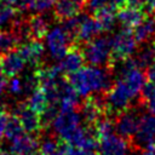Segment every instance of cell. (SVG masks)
Wrapping results in <instances>:
<instances>
[{
	"label": "cell",
	"mask_w": 155,
	"mask_h": 155,
	"mask_svg": "<svg viewBox=\"0 0 155 155\" xmlns=\"http://www.w3.org/2000/svg\"><path fill=\"white\" fill-rule=\"evenodd\" d=\"M36 153H39V139L30 133L25 132L10 142V155H36Z\"/></svg>",
	"instance_id": "5bb4252c"
},
{
	"label": "cell",
	"mask_w": 155,
	"mask_h": 155,
	"mask_svg": "<svg viewBox=\"0 0 155 155\" xmlns=\"http://www.w3.org/2000/svg\"><path fill=\"white\" fill-rule=\"evenodd\" d=\"M6 80L4 79V80H0V102H1V99L4 98V94H5V92H6Z\"/></svg>",
	"instance_id": "74e56055"
},
{
	"label": "cell",
	"mask_w": 155,
	"mask_h": 155,
	"mask_svg": "<svg viewBox=\"0 0 155 155\" xmlns=\"http://www.w3.org/2000/svg\"><path fill=\"white\" fill-rule=\"evenodd\" d=\"M81 115L76 108H61L52 121L53 133L64 143L81 126Z\"/></svg>",
	"instance_id": "277c9868"
},
{
	"label": "cell",
	"mask_w": 155,
	"mask_h": 155,
	"mask_svg": "<svg viewBox=\"0 0 155 155\" xmlns=\"http://www.w3.org/2000/svg\"><path fill=\"white\" fill-rule=\"evenodd\" d=\"M5 75H4V73H2V70H1V67H0V80H4L5 78H4Z\"/></svg>",
	"instance_id": "b9f144b4"
},
{
	"label": "cell",
	"mask_w": 155,
	"mask_h": 155,
	"mask_svg": "<svg viewBox=\"0 0 155 155\" xmlns=\"http://www.w3.org/2000/svg\"><path fill=\"white\" fill-rule=\"evenodd\" d=\"M82 54L85 62L91 65L108 67L111 63V41L107 36H96L84 45Z\"/></svg>",
	"instance_id": "7a4b0ae2"
},
{
	"label": "cell",
	"mask_w": 155,
	"mask_h": 155,
	"mask_svg": "<svg viewBox=\"0 0 155 155\" xmlns=\"http://www.w3.org/2000/svg\"><path fill=\"white\" fill-rule=\"evenodd\" d=\"M57 0H33V11L38 13H45L51 10Z\"/></svg>",
	"instance_id": "1f68e13d"
},
{
	"label": "cell",
	"mask_w": 155,
	"mask_h": 155,
	"mask_svg": "<svg viewBox=\"0 0 155 155\" xmlns=\"http://www.w3.org/2000/svg\"><path fill=\"white\" fill-rule=\"evenodd\" d=\"M25 131L22 126V124L19 122L18 117L13 114V115H10L8 116V120H7V125H6V131H5V138L11 142L18 137H21L22 134H24Z\"/></svg>",
	"instance_id": "4316f807"
},
{
	"label": "cell",
	"mask_w": 155,
	"mask_h": 155,
	"mask_svg": "<svg viewBox=\"0 0 155 155\" xmlns=\"http://www.w3.org/2000/svg\"><path fill=\"white\" fill-rule=\"evenodd\" d=\"M39 155H40V154H39Z\"/></svg>",
	"instance_id": "ee69618b"
},
{
	"label": "cell",
	"mask_w": 155,
	"mask_h": 155,
	"mask_svg": "<svg viewBox=\"0 0 155 155\" xmlns=\"http://www.w3.org/2000/svg\"><path fill=\"white\" fill-rule=\"evenodd\" d=\"M69 82L80 97L105 93L111 86V73L108 67L87 65L69 75Z\"/></svg>",
	"instance_id": "6da1fadb"
},
{
	"label": "cell",
	"mask_w": 155,
	"mask_h": 155,
	"mask_svg": "<svg viewBox=\"0 0 155 155\" xmlns=\"http://www.w3.org/2000/svg\"><path fill=\"white\" fill-rule=\"evenodd\" d=\"M140 99L148 113L155 115V85L151 82H145L142 92H140Z\"/></svg>",
	"instance_id": "d4e9b609"
},
{
	"label": "cell",
	"mask_w": 155,
	"mask_h": 155,
	"mask_svg": "<svg viewBox=\"0 0 155 155\" xmlns=\"http://www.w3.org/2000/svg\"><path fill=\"white\" fill-rule=\"evenodd\" d=\"M12 5L19 12L33 11V0H13V4Z\"/></svg>",
	"instance_id": "d6a6232c"
},
{
	"label": "cell",
	"mask_w": 155,
	"mask_h": 155,
	"mask_svg": "<svg viewBox=\"0 0 155 155\" xmlns=\"http://www.w3.org/2000/svg\"><path fill=\"white\" fill-rule=\"evenodd\" d=\"M133 34L138 44H147L155 38V16H145L133 28Z\"/></svg>",
	"instance_id": "d6986e66"
},
{
	"label": "cell",
	"mask_w": 155,
	"mask_h": 155,
	"mask_svg": "<svg viewBox=\"0 0 155 155\" xmlns=\"http://www.w3.org/2000/svg\"><path fill=\"white\" fill-rule=\"evenodd\" d=\"M44 39H45L44 45L48 56L57 61H59L71 47V44H74L73 39L70 38V35L62 24L50 27Z\"/></svg>",
	"instance_id": "5b68a950"
},
{
	"label": "cell",
	"mask_w": 155,
	"mask_h": 155,
	"mask_svg": "<svg viewBox=\"0 0 155 155\" xmlns=\"http://www.w3.org/2000/svg\"><path fill=\"white\" fill-rule=\"evenodd\" d=\"M134 98H136L134 94L131 92L127 85L121 79L116 78L115 81L109 87V90L105 92V97H104L105 110L111 114H119L126 110Z\"/></svg>",
	"instance_id": "3957f363"
},
{
	"label": "cell",
	"mask_w": 155,
	"mask_h": 155,
	"mask_svg": "<svg viewBox=\"0 0 155 155\" xmlns=\"http://www.w3.org/2000/svg\"><path fill=\"white\" fill-rule=\"evenodd\" d=\"M98 140L99 139L94 130H91V127L80 126L65 143L82 151H94L98 147Z\"/></svg>",
	"instance_id": "30bf717a"
},
{
	"label": "cell",
	"mask_w": 155,
	"mask_h": 155,
	"mask_svg": "<svg viewBox=\"0 0 155 155\" xmlns=\"http://www.w3.org/2000/svg\"><path fill=\"white\" fill-rule=\"evenodd\" d=\"M27 105L29 108H31L34 111H36L38 114H41L46 107L48 105L50 101L46 96V93L41 90V88H35L34 91H31L28 97H27V101H25Z\"/></svg>",
	"instance_id": "7402d4cb"
},
{
	"label": "cell",
	"mask_w": 155,
	"mask_h": 155,
	"mask_svg": "<svg viewBox=\"0 0 155 155\" xmlns=\"http://www.w3.org/2000/svg\"><path fill=\"white\" fill-rule=\"evenodd\" d=\"M114 6H105L102 10H99L98 12H96V19L101 27L102 31H111L116 23H117V17H116V12L114 10Z\"/></svg>",
	"instance_id": "44dd1931"
},
{
	"label": "cell",
	"mask_w": 155,
	"mask_h": 155,
	"mask_svg": "<svg viewBox=\"0 0 155 155\" xmlns=\"http://www.w3.org/2000/svg\"><path fill=\"white\" fill-rule=\"evenodd\" d=\"M0 57H1L0 58L1 70H2L4 75L7 78L19 75L25 68L27 63L23 59V57L21 56V53L18 52V50L8 51V52L1 54Z\"/></svg>",
	"instance_id": "9a60e30c"
},
{
	"label": "cell",
	"mask_w": 155,
	"mask_h": 155,
	"mask_svg": "<svg viewBox=\"0 0 155 155\" xmlns=\"http://www.w3.org/2000/svg\"><path fill=\"white\" fill-rule=\"evenodd\" d=\"M127 4L132 5V6H136V7L145 8V7H148L149 0H127Z\"/></svg>",
	"instance_id": "d590c367"
},
{
	"label": "cell",
	"mask_w": 155,
	"mask_h": 155,
	"mask_svg": "<svg viewBox=\"0 0 155 155\" xmlns=\"http://www.w3.org/2000/svg\"><path fill=\"white\" fill-rule=\"evenodd\" d=\"M111 41V50H113V57L115 59H126L137 52V45L138 41L134 38V34L131 29L124 28L119 31H116L113 38H110Z\"/></svg>",
	"instance_id": "8992f818"
},
{
	"label": "cell",
	"mask_w": 155,
	"mask_h": 155,
	"mask_svg": "<svg viewBox=\"0 0 155 155\" xmlns=\"http://www.w3.org/2000/svg\"><path fill=\"white\" fill-rule=\"evenodd\" d=\"M19 44L17 35L13 30H4L0 29V56L15 50V47Z\"/></svg>",
	"instance_id": "484cf974"
},
{
	"label": "cell",
	"mask_w": 155,
	"mask_h": 155,
	"mask_svg": "<svg viewBox=\"0 0 155 155\" xmlns=\"http://www.w3.org/2000/svg\"><path fill=\"white\" fill-rule=\"evenodd\" d=\"M85 63V58L82 54V50L78 48L76 46H71L67 53L58 61V68L63 71V74L65 75H70L75 71H78L79 69H81L84 67Z\"/></svg>",
	"instance_id": "2e32d148"
},
{
	"label": "cell",
	"mask_w": 155,
	"mask_h": 155,
	"mask_svg": "<svg viewBox=\"0 0 155 155\" xmlns=\"http://www.w3.org/2000/svg\"><path fill=\"white\" fill-rule=\"evenodd\" d=\"M109 2L115 8H120V7H122V6H125L127 4V0H109Z\"/></svg>",
	"instance_id": "8d00e7d4"
},
{
	"label": "cell",
	"mask_w": 155,
	"mask_h": 155,
	"mask_svg": "<svg viewBox=\"0 0 155 155\" xmlns=\"http://www.w3.org/2000/svg\"><path fill=\"white\" fill-rule=\"evenodd\" d=\"M59 143L52 136H46L39 139V153L40 155H53L54 151L58 149Z\"/></svg>",
	"instance_id": "f546056e"
},
{
	"label": "cell",
	"mask_w": 155,
	"mask_h": 155,
	"mask_svg": "<svg viewBox=\"0 0 155 155\" xmlns=\"http://www.w3.org/2000/svg\"><path fill=\"white\" fill-rule=\"evenodd\" d=\"M6 91L13 97H19L22 94H27L23 78L19 75L8 78V81L6 82Z\"/></svg>",
	"instance_id": "f1b7e54d"
},
{
	"label": "cell",
	"mask_w": 155,
	"mask_h": 155,
	"mask_svg": "<svg viewBox=\"0 0 155 155\" xmlns=\"http://www.w3.org/2000/svg\"><path fill=\"white\" fill-rule=\"evenodd\" d=\"M27 23H28L30 39H38V40L44 39L47 30L50 29L48 19L44 13H36L30 16L27 19Z\"/></svg>",
	"instance_id": "ffe728a7"
},
{
	"label": "cell",
	"mask_w": 155,
	"mask_h": 155,
	"mask_svg": "<svg viewBox=\"0 0 155 155\" xmlns=\"http://www.w3.org/2000/svg\"><path fill=\"white\" fill-rule=\"evenodd\" d=\"M139 155H155V145L140 150V154Z\"/></svg>",
	"instance_id": "f35d334b"
},
{
	"label": "cell",
	"mask_w": 155,
	"mask_h": 155,
	"mask_svg": "<svg viewBox=\"0 0 155 155\" xmlns=\"http://www.w3.org/2000/svg\"><path fill=\"white\" fill-rule=\"evenodd\" d=\"M132 143L139 150L155 145V115L150 113L140 115L138 128L132 138Z\"/></svg>",
	"instance_id": "52a82bcc"
},
{
	"label": "cell",
	"mask_w": 155,
	"mask_h": 155,
	"mask_svg": "<svg viewBox=\"0 0 155 155\" xmlns=\"http://www.w3.org/2000/svg\"><path fill=\"white\" fill-rule=\"evenodd\" d=\"M139 120V113L134 109L127 108L126 110L116 114V119L114 120L115 132L126 139H132L138 128Z\"/></svg>",
	"instance_id": "ba28073f"
},
{
	"label": "cell",
	"mask_w": 155,
	"mask_h": 155,
	"mask_svg": "<svg viewBox=\"0 0 155 155\" xmlns=\"http://www.w3.org/2000/svg\"><path fill=\"white\" fill-rule=\"evenodd\" d=\"M15 115L18 117L19 122L22 124V126L27 133L35 134V133L40 132V130L42 127L40 114H38L31 108H29L25 102L19 103L15 108Z\"/></svg>",
	"instance_id": "8fae6325"
},
{
	"label": "cell",
	"mask_w": 155,
	"mask_h": 155,
	"mask_svg": "<svg viewBox=\"0 0 155 155\" xmlns=\"http://www.w3.org/2000/svg\"><path fill=\"white\" fill-rule=\"evenodd\" d=\"M84 10V0H57L53 6V16L65 21L79 15Z\"/></svg>",
	"instance_id": "ac0fdd59"
},
{
	"label": "cell",
	"mask_w": 155,
	"mask_h": 155,
	"mask_svg": "<svg viewBox=\"0 0 155 155\" xmlns=\"http://www.w3.org/2000/svg\"><path fill=\"white\" fill-rule=\"evenodd\" d=\"M145 75H147L148 81L155 85V62L147 68V74Z\"/></svg>",
	"instance_id": "e575fe53"
},
{
	"label": "cell",
	"mask_w": 155,
	"mask_h": 155,
	"mask_svg": "<svg viewBox=\"0 0 155 155\" xmlns=\"http://www.w3.org/2000/svg\"><path fill=\"white\" fill-rule=\"evenodd\" d=\"M79 111H80L81 119L88 126L94 125L104 115V111H105L104 98L101 99L98 94L94 97H87V99L80 107Z\"/></svg>",
	"instance_id": "4fadbf2b"
},
{
	"label": "cell",
	"mask_w": 155,
	"mask_h": 155,
	"mask_svg": "<svg viewBox=\"0 0 155 155\" xmlns=\"http://www.w3.org/2000/svg\"><path fill=\"white\" fill-rule=\"evenodd\" d=\"M0 155H10V154H8V153H6L4 149H1V148H0Z\"/></svg>",
	"instance_id": "60d3db41"
},
{
	"label": "cell",
	"mask_w": 155,
	"mask_h": 155,
	"mask_svg": "<svg viewBox=\"0 0 155 155\" xmlns=\"http://www.w3.org/2000/svg\"><path fill=\"white\" fill-rule=\"evenodd\" d=\"M148 6L150 7V10L154 12V16H155V0H149V4Z\"/></svg>",
	"instance_id": "ab89813d"
},
{
	"label": "cell",
	"mask_w": 155,
	"mask_h": 155,
	"mask_svg": "<svg viewBox=\"0 0 155 155\" xmlns=\"http://www.w3.org/2000/svg\"><path fill=\"white\" fill-rule=\"evenodd\" d=\"M116 17H117V22L121 24L122 28L133 29L145 17V12L140 7L125 5L119 8V11L116 12Z\"/></svg>",
	"instance_id": "e0dca14e"
},
{
	"label": "cell",
	"mask_w": 155,
	"mask_h": 155,
	"mask_svg": "<svg viewBox=\"0 0 155 155\" xmlns=\"http://www.w3.org/2000/svg\"><path fill=\"white\" fill-rule=\"evenodd\" d=\"M45 51V45L38 39H29L27 41H23L18 47V52L21 53L25 63L31 67L40 65L44 59Z\"/></svg>",
	"instance_id": "7c38bea8"
},
{
	"label": "cell",
	"mask_w": 155,
	"mask_h": 155,
	"mask_svg": "<svg viewBox=\"0 0 155 155\" xmlns=\"http://www.w3.org/2000/svg\"><path fill=\"white\" fill-rule=\"evenodd\" d=\"M94 132L99 138L105 137L108 134H111L115 132V126H114V120L107 115H103L96 124H94Z\"/></svg>",
	"instance_id": "83f0119b"
},
{
	"label": "cell",
	"mask_w": 155,
	"mask_h": 155,
	"mask_svg": "<svg viewBox=\"0 0 155 155\" xmlns=\"http://www.w3.org/2000/svg\"><path fill=\"white\" fill-rule=\"evenodd\" d=\"M151 46H153V50H154V52H155V40H154V42H153Z\"/></svg>",
	"instance_id": "7bdbcfd3"
},
{
	"label": "cell",
	"mask_w": 155,
	"mask_h": 155,
	"mask_svg": "<svg viewBox=\"0 0 155 155\" xmlns=\"http://www.w3.org/2000/svg\"><path fill=\"white\" fill-rule=\"evenodd\" d=\"M17 13L18 11L13 5L0 0V29H4L8 25L11 27L17 19Z\"/></svg>",
	"instance_id": "603a6c76"
},
{
	"label": "cell",
	"mask_w": 155,
	"mask_h": 155,
	"mask_svg": "<svg viewBox=\"0 0 155 155\" xmlns=\"http://www.w3.org/2000/svg\"><path fill=\"white\" fill-rule=\"evenodd\" d=\"M136 64L142 68L147 69L149 65H151L155 62V52L153 50V46H143L140 50H137L133 57Z\"/></svg>",
	"instance_id": "cb8c5ba5"
},
{
	"label": "cell",
	"mask_w": 155,
	"mask_h": 155,
	"mask_svg": "<svg viewBox=\"0 0 155 155\" xmlns=\"http://www.w3.org/2000/svg\"><path fill=\"white\" fill-rule=\"evenodd\" d=\"M8 114L5 110H0V140L5 137V131H6V125L8 120Z\"/></svg>",
	"instance_id": "836d02e7"
},
{
	"label": "cell",
	"mask_w": 155,
	"mask_h": 155,
	"mask_svg": "<svg viewBox=\"0 0 155 155\" xmlns=\"http://www.w3.org/2000/svg\"><path fill=\"white\" fill-rule=\"evenodd\" d=\"M97 150L98 155H127L130 144L126 138L114 132L99 138Z\"/></svg>",
	"instance_id": "9c48e42d"
},
{
	"label": "cell",
	"mask_w": 155,
	"mask_h": 155,
	"mask_svg": "<svg viewBox=\"0 0 155 155\" xmlns=\"http://www.w3.org/2000/svg\"><path fill=\"white\" fill-rule=\"evenodd\" d=\"M109 5V0H84V8L90 13H96Z\"/></svg>",
	"instance_id": "4dcf8cb0"
}]
</instances>
